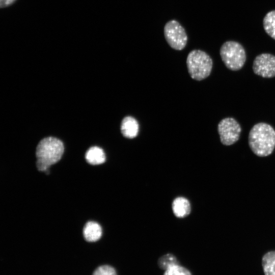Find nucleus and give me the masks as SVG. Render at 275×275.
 Segmentation results:
<instances>
[{"label":"nucleus","instance_id":"nucleus-5","mask_svg":"<svg viewBox=\"0 0 275 275\" xmlns=\"http://www.w3.org/2000/svg\"><path fill=\"white\" fill-rule=\"evenodd\" d=\"M164 35L169 45L175 50H182L186 45L187 36L185 30L177 20H170L165 24Z\"/></svg>","mask_w":275,"mask_h":275},{"label":"nucleus","instance_id":"nucleus-11","mask_svg":"<svg viewBox=\"0 0 275 275\" xmlns=\"http://www.w3.org/2000/svg\"><path fill=\"white\" fill-rule=\"evenodd\" d=\"M85 158L88 163L92 165H99L106 160L105 154L103 149L99 147L90 148L86 153Z\"/></svg>","mask_w":275,"mask_h":275},{"label":"nucleus","instance_id":"nucleus-1","mask_svg":"<svg viewBox=\"0 0 275 275\" xmlns=\"http://www.w3.org/2000/svg\"><path fill=\"white\" fill-rule=\"evenodd\" d=\"M248 142L255 155L259 157L268 156L275 148V130L266 123H257L249 132Z\"/></svg>","mask_w":275,"mask_h":275},{"label":"nucleus","instance_id":"nucleus-17","mask_svg":"<svg viewBox=\"0 0 275 275\" xmlns=\"http://www.w3.org/2000/svg\"><path fill=\"white\" fill-rule=\"evenodd\" d=\"M16 0H0L1 8H5L13 4Z\"/></svg>","mask_w":275,"mask_h":275},{"label":"nucleus","instance_id":"nucleus-10","mask_svg":"<svg viewBox=\"0 0 275 275\" xmlns=\"http://www.w3.org/2000/svg\"><path fill=\"white\" fill-rule=\"evenodd\" d=\"M102 234L101 226L95 222H88L84 227L83 235L87 241H96L101 238Z\"/></svg>","mask_w":275,"mask_h":275},{"label":"nucleus","instance_id":"nucleus-6","mask_svg":"<svg viewBox=\"0 0 275 275\" xmlns=\"http://www.w3.org/2000/svg\"><path fill=\"white\" fill-rule=\"evenodd\" d=\"M217 131L221 143L224 145L230 146L239 139L241 127L234 118L227 117L219 121Z\"/></svg>","mask_w":275,"mask_h":275},{"label":"nucleus","instance_id":"nucleus-16","mask_svg":"<svg viewBox=\"0 0 275 275\" xmlns=\"http://www.w3.org/2000/svg\"><path fill=\"white\" fill-rule=\"evenodd\" d=\"M93 275H117L114 267L108 265H101L97 267Z\"/></svg>","mask_w":275,"mask_h":275},{"label":"nucleus","instance_id":"nucleus-12","mask_svg":"<svg viewBox=\"0 0 275 275\" xmlns=\"http://www.w3.org/2000/svg\"><path fill=\"white\" fill-rule=\"evenodd\" d=\"M262 265L265 275H275V251L268 252L263 256Z\"/></svg>","mask_w":275,"mask_h":275},{"label":"nucleus","instance_id":"nucleus-3","mask_svg":"<svg viewBox=\"0 0 275 275\" xmlns=\"http://www.w3.org/2000/svg\"><path fill=\"white\" fill-rule=\"evenodd\" d=\"M188 73L196 80H202L208 77L212 71L213 62L205 51L195 49L191 51L186 59Z\"/></svg>","mask_w":275,"mask_h":275},{"label":"nucleus","instance_id":"nucleus-7","mask_svg":"<svg viewBox=\"0 0 275 275\" xmlns=\"http://www.w3.org/2000/svg\"><path fill=\"white\" fill-rule=\"evenodd\" d=\"M254 73L264 78L275 77V56L263 53L256 56L253 63Z\"/></svg>","mask_w":275,"mask_h":275},{"label":"nucleus","instance_id":"nucleus-9","mask_svg":"<svg viewBox=\"0 0 275 275\" xmlns=\"http://www.w3.org/2000/svg\"><path fill=\"white\" fill-rule=\"evenodd\" d=\"M172 208L174 215L179 218H183L189 215L191 206L189 201L184 197L175 198L172 202Z\"/></svg>","mask_w":275,"mask_h":275},{"label":"nucleus","instance_id":"nucleus-13","mask_svg":"<svg viewBox=\"0 0 275 275\" xmlns=\"http://www.w3.org/2000/svg\"><path fill=\"white\" fill-rule=\"evenodd\" d=\"M263 25L267 34L275 40V10L268 12L265 15Z\"/></svg>","mask_w":275,"mask_h":275},{"label":"nucleus","instance_id":"nucleus-15","mask_svg":"<svg viewBox=\"0 0 275 275\" xmlns=\"http://www.w3.org/2000/svg\"><path fill=\"white\" fill-rule=\"evenodd\" d=\"M163 275H191V274L187 269L177 264L167 269Z\"/></svg>","mask_w":275,"mask_h":275},{"label":"nucleus","instance_id":"nucleus-2","mask_svg":"<svg viewBox=\"0 0 275 275\" xmlns=\"http://www.w3.org/2000/svg\"><path fill=\"white\" fill-rule=\"evenodd\" d=\"M64 151L63 143L56 138L47 137L41 140L36 151L38 170L41 172L48 171L51 166L61 159Z\"/></svg>","mask_w":275,"mask_h":275},{"label":"nucleus","instance_id":"nucleus-14","mask_svg":"<svg viewBox=\"0 0 275 275\" xmlns=\"http://www.w3.org/2000/svg\"><path fill=\"white\" fill-rule=\"evenodd\" d=\"M178 264L175 256L171 254H167L160 257L158 260V265L161 269L166 270L169 267Z\"/></svg>","mask_w":275,"mask_h":275},{"label":"nucleus","instance_id":"nucleus-4","mask_svg":"<svg viewBox=\"0 0 275 275\" xmlns=\"http://www.w3.org/2000/svg\"><path fill=\"white\" fill-rule=\"evenodd\" d=\"M219 54L226 67L232 71L240 70L246 59L244 47L235 41L224 42L221 47Z\"/></svg>","mask_w":275,"mask_h":275},{"label":"nucleus","instance_id":"nucleus-8","mask_svg":"<svg viewBox=\"0 0 275 275\" xmlns=\"http://www.w3.org/2000/svg\"><path fill=\"white\" fill-rule=\"evenodd\" d=\"M139 129V124L135 118L127 116L122 120L121 131L124 137L128 139L135 138L138 134Z\"/></svg>","mask_w":275,"mask_h":275}]
</instances>
